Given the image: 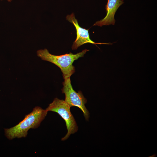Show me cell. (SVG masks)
Returning a JSON list of instances; mask_svg holds the SVG:
<instances>
[{"mask_svg":"<svg viewBox=\"0 0 157 157\" xmlns=\"http://www.w3.org/2000/svg\"><path fill=\"white\" fill-rule=\"evenodd\" d=\"M48 112L39 106H36L33 111L26 115L24 119L15 126L4 129L5 135L9 140L26 137L28 130L35 129L40 125L46 116Z\"/></svg>","mask_w":157,"mask_h":157,"instance_id":"obj_1","label":"cell"},{"mask_svg":"<svg viewBox=\"0 0 157 157\" xmlns=\"http://www.w3.org/2000/svg\"><path fill=\"white\" fill-rule=\"evenodd\" d=\"M88 51V50L85 49L76 54L70 52L69 53L57 56L51 54L47 49H44L37 51V54L42 60L51 63L58 67L65 79L70 78L74 73L75 67L73 65L74 61L79 58L83 57Z\"/></svg>","mask_w":157,"mask_h":157,"instance_id":"obj_2","label":"cell"},{"mask_svg":"<svg viewBox=\"0 0 157 157\" xmlns=\"http://www.w3.org/2000/svg\"><path fill=\"white\" fill-rule=\"evenodd\" d=\"M70 107L64 100L57 98L54 99L46 109L48 112L51 111L58 113L64 120L67 129V133L61 140L67 139L71 134L77 132L78 128L75 120L72 114Z\"/></svg>","mask_w":157,"mask_h":157,"instance_id":"obj_3","label":"cell"},{"mask_svg":"<svg viewBox=\"0 0 157 157\" xmlns=\"http://www.w3.org/2000/svg\"><path fill=\"white\" fill-rule=\"evenodd\" d=\"M63 84L62 91L65 95V101L70 108L73 106L79 108L82 111L85 119L88 121L90 113L85 106L87 100L82 92L79 91L76 92L73 89L70 78L64 79Z\"/></svg>","mask_w":157,"mask_h":157,"instance_id":"obj_4","label":"cell"},{"mask_svg":"<svg viewBox=\"0 0 157 157\" xmlns=\"http://www.w3.org/2000/svg\"><path fill=\"white\" fill-rule=\"evenodd\" d=\"M66 19L74 25L76 30L77 36L72 47V50L76 49L81 46L87 43L93 44H110L109 43H96L91 40L90 38L89 30L83 28L79 26L77 20L76 19L73 13L67 15Z\"/></svg>","mask_w":157,"mask_h":157,"instance_id":"obj_5","label":"cell"},{"mask_svg":"<svg viewBox=\"0 0 157 157\" xmlns=\"http://www.w3.org/2000/svg\"><path fill=\"white\" fill-rule=\"evenodd\" d=\"M105 6L106 13V16L102 19L96 22L93 25L101 27L104 25H114L115 22L114 16L118 8L124 3L123 0H107Z\"/></svg>","mask_w":157,"mask_h":157,"instance_id":"obj_6","label":"cell"},{"mask_svg":"<svg viewBox=\"0 0 157 157\" xmlns=\"http://www.w3.org/2000/svg\"><path fill=\"white\" fill-rule=\"evenodd\" d=\"M9 2H11L12 0H6Z\"/></svg>","mask_w":157,"mask_h":157,"instance_id":"obj_7","label":"cell"}]
</instances>
